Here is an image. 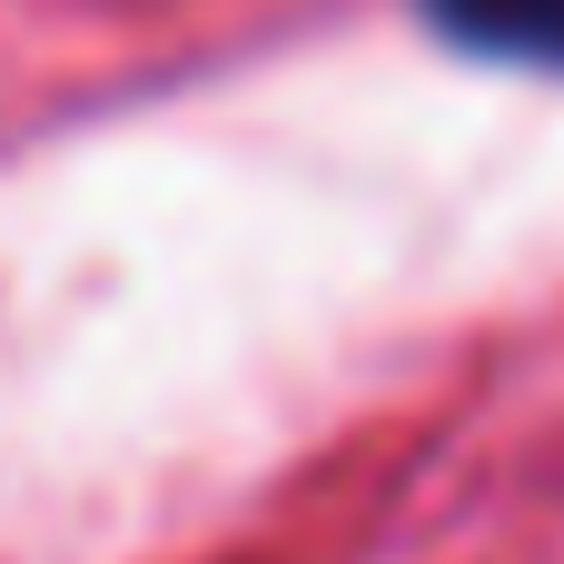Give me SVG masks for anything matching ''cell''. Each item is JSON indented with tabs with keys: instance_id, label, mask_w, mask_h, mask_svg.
<instances>
[{
	"instance_id": "6da1fadb",
	"label": "cell",
	"mask_w": 564,
	"mask_h": 564,
	"mask_svg": "<svg viewBox=\"0 0 564 564\" xmlns=\"http://www.w3.org/2000/svg\"><path fill=\"white\" fill-rule=\"evenodd\" d=\"M416 10L496 59H564V0H416Z\"/></svg>"
}]
</instances>
